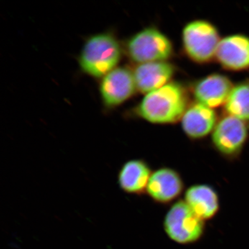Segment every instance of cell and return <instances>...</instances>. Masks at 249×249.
Segmentation results:
<instances>
[{
	"label": "cell",
	"mask_w": 249,
	"mask_h": 249,
	"mask_svg": "<svg viewBox=\"0 0 249 249\" xmlns=\"http://www.w3.org/2000/svg\"><path fill=\"white\" fill-rule=\"evenodd\" d=\"M176 72V67L169 61L137 65L133 71L137 91L145 95L160 89L173 81Z\"/></svg>",
	"instance_id": "12"
},
{
	"label": "cell",
	"mask_w": 249,
	"mask_h": 249,
	"mask_svg": "<svg viewBox=\"0 0 249 249\" xmlns=\"http://www.w3.org/2000/svg\"><path fill=\"white\" fill-rule=\"evenodd\" d=\"M190 104L188 90L181 83L172 81L145 94L134 111L150 124H174L181 121Z\"/></svg>",
	"instance_id": "1"
},
{
	"label": "cell",
	"mask_w": 249,
	"mask_h": 249,
	"mask_svg": "<svg viewBox=\"0 0 249 249\" xmlns=\"http://www.w3.org/2000/svg\"><path fill=\"white\" fill-rule=\"evenodd\" d=\"M221 40L217 27L206 19H194L187 23L181 33L183 53L198 65H206L215 60Z\"/></svg>",
	"instance_id": "3"
},
{
	"label": "cell",
	"mask_w": 249,
	"mask_h": 249,
	"mask_svg": "<svg viewBox=\"0 0 249 249\" xmlns=\"http://www.w3.org/2000/svg\"><path fill=\"white\" fill-rule=\"evenodd\" d=\"M233 86L229 77L213 73L196 80L191 91L196 102L214 109L225 105Z\"/></svg>",
	"instance_id": "10"
},
{
	"label": "cell",
	"mask_w": 249,
	"mask_h": 249,
	"mask_svg": "<svg viewBox=\"0 0 249 249\" xmlns=\"http://www.w3.org/2000/svg\"><path fill=\"white\" fill-rule=\"evenodd\" d=\"M249 139L248 123L227 115L218 121L211 134V142L217 153L226 160H237Z\"/></svg>",
	"instance_id": "6"
},
{
	"label": "cell",
	"mask_w": 249,
	"mask_h": 249,
	"mask_svg": "<svg viewBox=\"0 0 249 249\" xmlns=\"http://www.w3.org/2000/svg\"><path fill=\"white\" fill-rule=\"evenodd\" d=\"M215 61L227 71H248L249 36L234 34L222 37L218 46Z\"/></svg>",
	"instance_id": "9"
},
{
	"label": "cell",
	"mask_w": 249,
	"mask_h": 249,
	"mask_svg": "<svg viewBox=\"0 0 249 249\" xmlns=\"http://www.w3.org/2000/svg\"><path fill=\"white\" fill-rule=\"evenodd\" d=\"M122 49L114 36L107 33L89 37L80 52L78 62L82 71L96 78H103L119 65Z\"/></svg>",
	"instance_id": "2"
},
{
	"label": "cell",
	"mask_w": 249,
	"mask_h": 249,
	"mask_svg": "<svg viewBox=\"0 0 249 249\" xmlns=\"http://www.w3.org/2000/svg\"><path fill=\"white\" fill-rule=\"evenodd\" d=\"M127 55L137 65L169 61L175 54L173 41L156 27H146L136 33L126 44Z\"/></svg>",
	"instance_id": "4"
},
{
	"label": "cell",
	"mask_w": 249,
	"mask_h": 249,
	"mask_svg": "<svg viewBox=\"0 0 249 249\" xmlns=\"http://www.w3.org/2000/svg\"><path fill=\"white\" fill-rule=\"evenodd\" d=\"M219 119L214 109L195 101L185 111L181 127L188 139L201 140L213 133Z\"/></svg>",
	"instance_id": "11"
},
{
	"label": "cell",
	"mask_w": 249,
	"mask_h": 249,
	"mask_svg": "<svg viewBox=\"0 0 249 249\" xmlns=\"http://www.w3.org/2000/svg\"><path fill=\"white\" fill-rule=\"evenodd\" d=\"M183 201L205 222L213 219L220 209L217 191L206 183H197L190 186L185 191Z\"/></svg>",
	"instance_id": "13"
},
{
	"label": "cell",
	"mask_w": 249,
	"mask_h": 249,
	"mask_svg": "<svg viewBox=\"0 0 249 249\" xmlns=\"http://www.w3.org/2000/svg\"><path fill=\"white\" fill-rule=\"evenodd\" d=\"M184 188V181L178 171L161 167L152 171L146 194L156 204L167 205L177 200Z\"/></svg>",
	"instance_id": "8"
},
{
	"label": "cell",
	"mask_w": 249,
	"mask_h": 249,
	"mask_svg": "<svg viewBox=\"0 0 249 249\" xmlns=\"http://www.w3.org/2000/svg\"><path fill=\"white\" fill-rule=\"evenodd\" d=\"M152 171L145 160H132L123 164L117 175L121 191L130 196H140L146 193Z\"/></svg>",
	"instance_id": "14"
},
{
	"label": "cell",
	"mask_w": 249,
	"mask_h": 249,
	"mask_svg": "<svg viewBox=\"0 0 249 249\" xmlns=\"http://www.w3.org/2000/svg\"><path fill=\"white\" fill-rule=\"evenodd\" d=\"M100 93L107 107L120 106L137 91L133 71L126 67H116L101 80Z\"/></svg>",
	"instance_id": "7"
},
{
	"label": "cell",
	"mask_w": 249,
	"mask_h": 249,
	"mask_svg": "<svg viewBox=\"0 0 249 249\" xmlns=\"http://www.w3.org/2000/svg\"><path fill=\"white\" fill-rule=\"evenodd\" d=\"M163 229L170 240L181 245L199 242L206 230V222L198 217L183 200L177 201L165 214Z\"/></svg>",
	"instance_id": "5"
},
{
	"label": "cell",
	"mask_w": 249,
	"mask_h": 249,
	"mask_svg": "<svg viewBox=\"0 0 249 249\" xmlns=\"http://www.w3.org/2000/svg\"><path fill=\"white\" fill-rule=\"evenodd\" d=\"M224 108L227 115L249 122V79L234 85Z\"/></svg>",
	"instance_id": "15"
}]
</instances>
